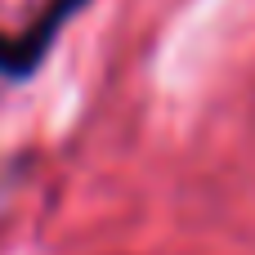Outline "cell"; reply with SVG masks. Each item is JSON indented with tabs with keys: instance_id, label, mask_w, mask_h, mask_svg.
Masks as SVG:
<instances>
[{
	"instance_id": "6da1fadb",
	"label": "cell",
	"mask_w": 255,
	"mask_h": 255,
	"mask_svg": "<svg viewBox=\"0 0 255 255\" xmlns=\"http://www.w3.org/2000/svg\"><path fill=\"white\" fill-rule=\"evenodd\" d=\"M90 4L94 0H40V9L27 27H18L9 36L0 31V81H31L45 67L49 49L58 45L63 27Z\"/></svg>"
}]
</instances>
